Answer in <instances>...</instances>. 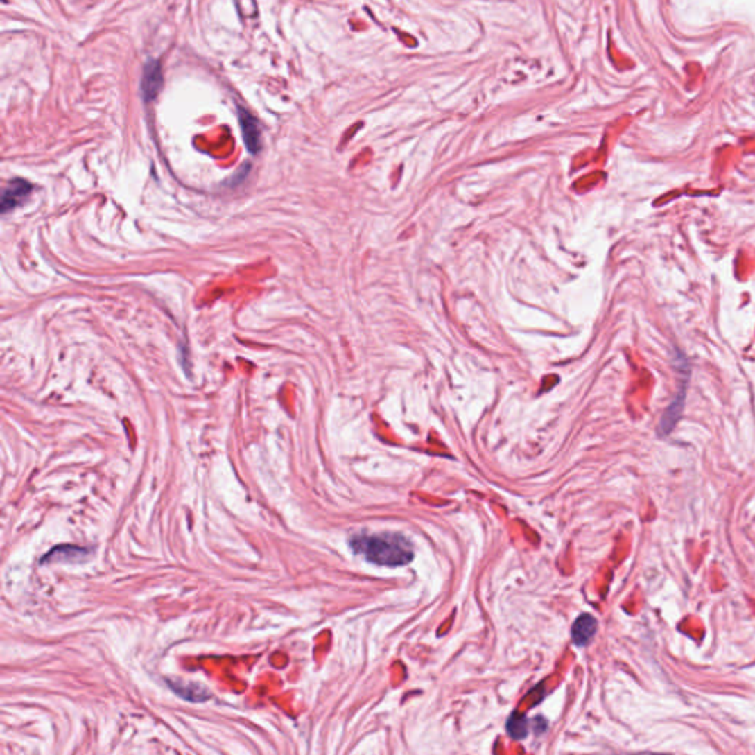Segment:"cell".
Segmentation results:
<instances>
[{
	"label": "cell",
	"instance_id": "cell-1",
	"mask_svg": "<svg viewBox=\"0 0 755 755\" xmlns=\"http://www.w3.org/2000/svg\"><path fill=\"white\" fill-rule=\"evenodd\" d=\"M350 546L366 561L384 566L408 565L415 556L410 540L401 532H360L353 536Z\"/></svg>",
	"mask_w": 755,
	"mask_h": 755
},
{
	"label": "cell",
	"instance_id": "cell-2",
	"mask_svg": "<svg viewBox=\"0 0 755 755\" xmlns=\"http://www.w3.org/2000/svg\"><path fill=\"white\" fill-rule=\"evenodd\" d=\"M162 83H164V76H162L159 61L148 60L144 65L141 80V92L144 101L149 102L155 99L162 87Z\"/></svg>",
	"mask_w": 755,
	"mask_h": 755
},
{
	"label": "cell",
	"instance_id": "cell-3",
	"mask_svg": "<svg viewBox=\"0 0 755 755\" xmlns=\"http://www.w3.org/2000/svg\"><path fill=\"white\" fill-rule=\"evenodd\" d=\"M238 117H239L243 142H245V146L250 153L255 155L261 149V133H260L259 123L247 110H243L241 107L238 108Z\"/></svg>",
	"mask_w": 755,
	"mask_h": 755
},
{
	"label": "cell",
	"instance_id": "cell-4",
	"mask_svg": "<svg viewBox=\"0 0 755 755\" xmlns=\"http://www.w3.org/2000/svg\"><path fill=\"white\" fill-rule=\"evenodd\" d=\"M33 186L22 179H14L8 183L2 193V213H8L19 205L31 192Z\"/></svg>",
	"mask_w": 755,
	"mask_h": 755
},
{
	"label": "cell",
	"instance_id": "cell-5",
	"mask_svg": "<svg viewBox=\"0 0 755 755\" xmlns=\"http://www.w3.org/2000/svg\"><path fill=\"white\" fill-rule=\"evenodd\" d=\"M596 630H598V623L593 617H591V615L589 614L580 615V617L575 620L571 630L574 643L577 646H586L591 639H593Z\"/></svg>",
	"mask_w": 755,
	"mask_h": 755
},
{
	"label": "cell",
	"instance_id": "cell-6",
	"mask_svg": "<svg viewBox=\"0 0 755 755\" xmlns=\"http://www.w3.org/2000/svg\"><path fill=\"white\" fill-rule=\"evenodd\" d=\"M168 686L176 692L180 698L191 702H202L211 698L210 692L195 683H184L182 680H168Z\"/></svg>",
	"mask_w": 755,
	"mask_h": 755
},
{
	"label": "cell",
	"instance_id": "cell-7",
	"mask_svg": "<svg viewBox=\"0 0 755 755\" xmlns=\"http://www.w3.org/2000/svg\"><path fill=\"white\" fill-rule=\"evenodd\" d=\"M507 734L514 739H524L528 734V720L526 715L514 713L507 720Z\"/></svg>",
	"mask_w": 755,
	"mask_h": 755
},
{
	"label": "cell",
	"instance_id": "cell-8",
	"mask_svg": "<svg viewBox=\"0 0 755 755\" xmlns=\"http://www.w3.org/2000/svg\"><path fill=\"white\" fill-rule=\"evenodd\" d=\"M64 553H67V559H80V557H85L87 550L86 548H80V546H58V548H55L51 553L43 557V562H51L56 559V557L60 559V557L64 556Z\"/></svg>",
	"mask_w": 755,
	"mask_h": 755
}]
</instances>
